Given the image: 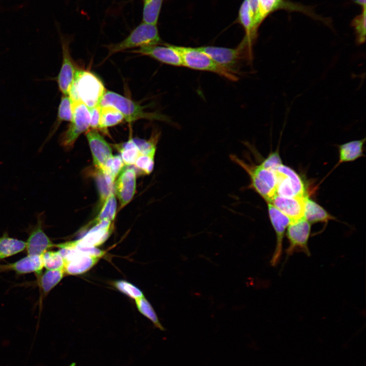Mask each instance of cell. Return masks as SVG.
I'll list each match as a JSON object with an SVG mask.
<instances>
[{
    "mask_svg": "<svg viewBox=\"0 0 366 366\" xmlns=\"http://www.w3.org/2000/svg\"><path fill=\"white\" fill-rule=\"evenodd\" d=\"M268 213L276 236V245L270 263L275 266L280 260L283 252V241L286 229L291 220L270 203H267Z\"/></svg>",
    "mask_w": 366,
    "mask_h": 366,
    "instance_id": "11",
    "label": "cell"
},
{
    "mask_svg": "<svg viewBox=\"0 0 366 366\" xmlns=\"http://www.w3.org/2000/svg\"><path fill=\"white\" fill-rule=\"evenodd\" d=\"M42 214L38 215L37 222L30 229L26 242L27 255H42L47 251L55 247L49 237L45 233L43 227Z\"/></svg>",
    "mask_w": 366,
    "mask_h": 366,
    "instance_id": "12",
    "label": "cell"
},
{
    "mask_svg": "<svg viewBox=\"0 0 366 366\" xmlns=\"http://www.w3.org/2000/svg\"><path fill=\"white\" fill-rule=\"evenodd\" d=\"M124 118L123 114L111 106H101L99 130L107 133V128L121 123Z\"/></svg>",
    "mask_w": 366,
    "mask_h": 366,
    "instance_id": "23",
    "label": "cell"
},
{
    "mask_svg": "<svg viewBox=\"0 0 366 366\" xmlns=\"http://www.w3.org/2000/svg\"><path fill=\"white\" fill-rule=\"evenodd\" d=\"M311 230V224L304 218L290 223L287 228L286 236L289 246L286 250L288 258L295 253H303L308 256L311 255L308 246Z\"/></svg>",
    "mask_w": 366,
    "mask_h": 366,
    "instance_id": "9",
    "label": "cell"
},
{
    "mask_svg": "<svg viewBox=\"0 0 366 366\" xmlns=\"http://www.w3.org/2000/svg\"><path fill=\"white\" fill-rule=\"evenodd\" d=\"M161 42L157 25L142 22L122 41L106 46L109 50L107 57L128 49L157 45Z\"/></svg>",
    "mask_w": 366,
    "mask_h": 366,
    "instance_id": "5",
    "label": "cell"
},
{
    "mask_svg": "<svg viewBox=\"0 0 366 366\" xmlns=\"http://www.w3.org/2000/svg\"><path fill=\"white\" fill-rule=\"evenodd\" d=\"M124 165L125 164L120 156H112L107 161L102 170L108 173L115 179L123 170Z\"/></svg>",
    "mask_w": 366,
    "mask_h": 366,
    "instance_id": "34",
    "label": "cell"
},
{
    "mask_svg": "<svg viewBox=\"0 0 366 366\" xmlns=\"http://www.w3.org/2000/svg\"><path fill=\"white\" fill-rule=\"evenodd\" d=\"M106 91L101 80L94 73L78 69L68 96L71 102H81L90 109L100 105Z\"/></svg>",
    "mask_w": 366,
    "mask_h": 366,
    "instance_id": "1",
    "label": "cell"
},
{
    "mask_svg": "<svg viewBox=\"0 0 366 366\" xmlns=\"http://www.w3.org/2000/svg\"><path fill=\"white\" fill-rule=\"evenodd\" d=\"M120 157L125 165H134L140 155L139 149L133 138L122 144L120 146Z\"/></svg>",
    "mask_w": 366,
    "mask_h": 366,
    "instance_id": "28",
    "label": "cell"
},
{
    "mask_svg": "<svg viewBox=\"0 0 366 366\" xmlns=\"http://www.w3.org/2000/svg\"><path fill=\"white\" fill-rule=\"evenodd\" d=\"M305 197H286L276 195L270 203L292 222L304 218Z\"/></svg>",
    "mask_w": 366,
    "mask_h": 366,
    "instance_id": "18",
    "label": "cell"
},
{
    "mask_svg": "<svg viewBox=\"0 0 366 366\" xmlns=\"http://www.w3.org/2000/svg\"><path fill=\"white\" fill-rule=\"evenodd\" d=\"M230 158L249 175V188L254 190L267 203H270L276 195L277 177L275 171L265 169L259 164H248L235 155H231Z\"/></svg>",
    "mask_w": 366,
    "mask_h": 366,
    "instance_id": "2",
    "label": "cell"
},
{
    "mask_svg": "<svg viewBox=\"0 0 366 366\" xmlns=\"http://www.w3.org/2000/svg\"><path fill=\"white\" fill-rule=\"evenodd\" d=\"M43 267L42 255H27L14 262L0 264V272L13 271L18 274L35 273L38 278Z\"/></svg>",
    "mask_w": 366,
    "mask_h": 366,
    "instance_id": "19",
    "label": "cell"
},
{
    "mask_svg": "<svg viewBox=\"0 0 366 366\" xmlns=\"http://www.w3.org/2000/svg\"><path fill=\"white\" fill-rule=\"evenodd\" d=\"M274 171L277 177L276 195L286 197H303L307 195L303 180L293 169L283 164Z\"/></svg>",
    "mask_w": 366,
    "mask_h": 366,
    "instance_id": "8",
    "label": "cell"
},
{
    "mask_svg": "<svg viewBox=\"0 0 366 366\" xmlns=\"http://www.w3.org/2000/svg\"><path fill=\"white\" fill-rule=\"evenodd\" d=\"M304 218L310 224L324 223L327 224L330 220L336 218L322 206L308 196L304 198Z\"/></svg>",
    "mask_w": 366,
    "mask_h": 366,
    "instance_id": "20",
    "label": "cell"
},
{
    "mask_svg": "<svg viewBox=\"0 0 366 366\" xmlns=\"http://www.w3.org/2000/svg\"><path fill=\"white\" fill-rule=\"evenodd\" d=\"M365 138L347 142L338 146L339 159L336 166L341 163L354 161L363 157Z\"/></svg>",
    "mask_w": 366,
    "mask_h": 366,
    "instance_id": "21",
    "label": "cell"
},
{
    "mask_svg": "<svg viewBox=\"0 0 366 366\" xmlns=\"http://www.w3.org/2000/svg\"><path fill=\"white\" fill-rule=\"evenodd\" d=\"M135 302L139 311L149 319L156 327L161 330H165V329L160 322L152 307L144 296L136 299Z\"/></svg>",
    "mask_w": 366,
    "mask_h": 366,
    "instance_id": "30",
    "label": "cell"
},
{
    "mask_svg": "<svg viewBox=\"0 0 366 366\" xmlns=\"http://www.w3.org/2000/svg\"><path fill=\"white\" fill-rule=\"evenodd\" d=\"M279 10L299 12L314 19L321 21L326 24L328 22V20L317 15L313 8L309 6L288 0H259V23L261 24L270 14Z\"/></svg>",
    "mask_w": 366,
    "mask_h": 366,
    "instance_id": "10",
    "label": "cell"
},
{
    "mask_svg": "<svg viewBox=\"0 0 366 366\" xmlns=\"http://www.w3.org/2000/svg\"><path fill=\"white\" fill-rule=\"evenodd\" d=\"M283 164L279 149L271 151L259 165L265 168L275 171L276 169Z\"/></svg>",
    "mask_w": 366,
    "mask_h": 366,
    "instance_id": "36",
    "label": "cell"
},
{
    "mask_svg": "<svg viewBox=\"0 0 366 366\" xmlns=\"http://www.w3.org/2000/svg\"><path fill=\"white\" fill-rule=\"evenodd\" d=\"M62 46L63 60L56 81L58 88L63 95H68L78 69L71 56L69 41L62 39Z\"/></svg>",
    "mask_w": 366,
    "mask_h": 366,
    "instance_id": "13",
    "label": "cell"
},
{
    "mask_svg": "<svg viewBox=\"0 0 366 366\" xmlns=\"http://www.w3.org/2000/svg\"><path fill=\"white\" fill-rule=\"evenodd\" d=\"M163 0H143L142 22L157 25Z\"/></svg>",
    "mask_w": 366,
    "mask_h": 366,
    "instance_id": "26",
    "label": "cell"
},
{
    "mask_svg": "<svg viewBox=\"0 0 366 366\" xmlns=\"http://www.w3.org/2000/svg\"><path fill=\"white\" fill-rule=\"evenodd\" d=\"M155 156L140 154L134 165L144 173L149 174L154 169Z\"/></svg>",
    "mask_w": 366,
    "mask_h": 366,
    "instance_id": "35",
    "label": "cell"
},
{
    "mask_svg": "<svg viewBox=\"0 0 366 366\" xmlns=\"http://www.w3.org/2000/svg\"><path fill=\"white\" fill-rule=\"evenodd\" d=\"M86 137L96 168L103 169L107 161L113 156L111 147L96 130L87 131Z\"/></svg>",
    "mask_w": 366,
    "mask_h": 366,
    "instance_id": "14",
    "label": "cell"
},
{
    "mask_svg": "<svg viewBox=\"0 0 366 366\" xmlns=\"http://www.w3.org/2000/svg\"><path fill=\"white\" fill-rule=\"evenodd\" d=\"M65 272L64 269L47 270L37 278L38 285L43 294H47L62 280Z\"/></svg>",
    "mask_w": 366,
    "mask_h": 366,
    "instance_id": "24",
    "label": "cell"
},
{
    "mask_svg": "<svg viewBox=\"0 0 366 366\" xmlns=\"http://www.w3.org/2000/svg\"><path fill=\"white\" fill-rule=\"evenodd\" d=\"M114 183V191L121 207L126 205L133 198L136 190V175L132 168H124Z\"/></svg>",
    "mask_w": 366,
    "mask_h": 366,
    "instance_id": "15",
    "label": "cell"
},
{
    "mask_svg": "<svg viewBox=\"0 0 366 366\" xmlns=\"http://www.w3.org/2000/svg\"><path fill=\"white\" fill-rule=\"evenodd\" d=\"M197 48L218 65L235 75L238 73L242 62L251 61L253 57L240 44L236 48L209 46Z\"/></svg>",
    "mask_w": 366,
    "mask_h": 366,
    "instance_id": "6",
    "label": "cell"
},
{
    "mask_svg": "<svg viewBox=\"0 0 366 366\" xmlns=\"http://www.w3.org/2000/svg\"><path fill=\"white\" fill-rule=\"evenodd\" d=\"M355 4L360 6L362 9L366 8V0H351Z\"/></svg>",
    "mask_w": 366,
    "mask_h": 366,
    "instance_id": "39",
    "label": "cell"
},
{
    "mask_svg": "<svg viewBox=\"0 0 366 366\" xmlns=\"http://www.w3.org/2000/svg\"><path fill=\"white\" fill-rule=\"evenodd\" d=\"M132 52L150 56L162 63L176 67L183 66L177 52L170 44L165 46L157 45L144 46L131 51Z\"/></svg>",
    "mask_w": 366,
    "mask_h": 366,
    "instance_id": "16",
    "label": "cell"
},
{
    "mask_svg": "<svg viewBox=\"0 0 366 366\" xmlns=\"http://www.w3.org/2000/svg\"><path fill=\"white\" fill-rule=\"evenodd\" d=\"M114 287L121 292L136 300L144 296L142 292L134 285L124 280L114 282Z\"/></svg>",
    "mask_w": 366,
    "mask_h": 366,
    "instance_id": "33",
    "label": "cell"
},
{
    "mask_svg": "<svg viewBox=\"0 0 366 366\" xmlns=\"http://www.w3.org/2000/svg\"><path fill=\"white\" fill-rule=\"evenodd\" d=\"M365 8L362 9L361 13L355 17L351 23L356 36V42L358 45L363 44L365 41Z\"/></svg>",
    "mask_w": 366,
    "mask_h": 366,
    "instance_id": "32",
    "label": "cell"
},
{
    "mask_svg": "<svg viewBox=\"0 0 366 366\" xmlns=\"http://www.w3.org/2000/svg\"><path fill=\"white\" fill-rule=\"evenodd\" d=\"M72 109V120L60 137V144L66 148L72 147L80 135L90 127V112L85 105L81 102H73Z\"/></svg>",
    "mask_w": 366,
    "mask_h": 366,
    "instance_id": "7",
    "label": "cell"
},
{
    "mask_svg": "<svg viewBox=\"0 0 366 366\" xmlns=\"http://www.w3.org/2000/svg\"><path fill=\"white\" fill-rule=\"evenodd\" d=\"M253 18L255 29L258 30L260 23L258 21L259 0H247Z\"/></svg>",
    "mask_w": 366,
    "mask_h": 366,
    "instance_id": "37",
    "label": "cell"
},
{
    "mask_svg": "<svg viewBox=\"0 0 366 366\" xmlns=\"http://www.w3.org/2000/svg\"><path fill=\"white\" fill-rule=\"evenodd\" d=\"M90 115V127L92 129L99 130L100 105L89 109Z\"/></svg>",
    "mask_w": 366,
    "mask_h": 366,
    "instance_id": "38",
    "label": "cell"
},
{
    "mask_svg": "<svg viewBox=\"0 0 366 366\" xmlns=\"http://www.w3.org/2000/svg\"><path fill=\"white\" fill-rule=\"evenodd\" d=\"M43 267L47 270L64 269L65 260L59 252L48 250L42 255Z\"/></svg>",
    "mask_w": 366,
    "mask_h": 366,
    "instance_id": "31",
    "label": "cell"
},
{
    "mask_svg": "<svg viewBox=\"0 0 366 366\" xmlns=\"http://www.w3.org/2000/svg\"><path fill=\"white\" fill-rule=\"evenodd\" d=\"M26 242L9 236L7 232L0 236V260L23 251Z\"/></svg>",
    "mask_w": 366,
    "mask_h": 366,
    "instance_id": "22",
    "label": "cell"
},
{
    "mask_svg": "<svg viewBox=\"0 0 366 366\" xmlns=\"http://www.w3.org/2000/svg\"><path fill=\"white\" fill-rule=\"evenodd\" d=\"M103 204L98 216L93 221V224L101 220L112 222L114 220L117 208V202L114 194H111Z\"/></svg>",
    "mask_w": 366,
    "mask_h": 366,
    "instance_id": "27",
    "label": "cell"
},
{
    "mask_svg": "<svg viewBox=\"0 0 366 366\" xmlns=\"http://www.w3.org/2000/svg\"><path fill=\"white\" fill-rule=\"evenodd\" d=\"M72 118V102L68 95H63L58 106L57 120L51 135L64 121H71Z\"/></svg>",
    "mask_w": 366,
    "mask_h": 366,
    "instance_id": "29",
    "label": "cell"
},
{
    "mask_svg": "<svg viewBox=\"0 0 366 366\" xmlns=\"http://www.w3.org/2000/svg\"><path fill=\"white\" fill-rule=\"evenodd\" d=\"M100 105L101 106L115 107L123 114L125 119L130 123L143 118L171 123L170 118L166 115L155 112L146 111V106H141L131 99L111 91L105 92Z\"/></svg>",
    "mask_w": 366,
    "mask_h": 366,
    "instance_id": "3",
    "label": "cell"
},
{
    "mask_svg": "<svg viewBox=\"0 0 366 366\" xmlns=\"http://www.w3.org/2000/svg\"><path fill=\"white\" fill-rule=\"evenodd\" d=\"M171 46L179 55L184 67L196 70L213 72L233 81L238 79L236 75L228 71L218 65L197 47L173 45H171Z\"/></svg>",
    "mask_w": 366,
    "mask_h": 366,
    "instance_id": "4",
    "label": "cell"
},
{
    "mask_svg": "<svg viewBox=\"0 0 366 366\" xmlns=\"http://www.w3.org/2000/svg\"><path fill=\"white\" fill-rule=\"evenodd\" d=\"M95 178L102 203L114 194L115 179L103 170L97 169Z\"/></svg>",
    "mask_w": 366,
    "mask_h": 366,
    "instance_id": "25",
    "label": "cell"
},
{
    "mask_svg": "<svg viewBox=\"0 0 366 366\" xmlns=\"http://www.w3.org/2000/svg\"><path fill=\"white\" fill-rule=\"evenodd\" d=\"M93 224V227L84 236L74 241L76 245L83 247H97L108 239L112 229V222L101 220Z\"/></svg>",
    "mask_w": 366,
    "mask_h": 366,
    "instance_id": "17",
    "label": "cell"
}]
</instances>
